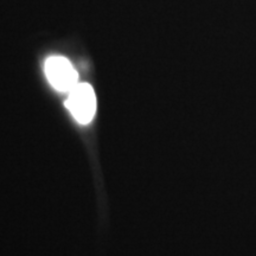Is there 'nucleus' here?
<instances>
[{"instance_id":"obj_2","label":"nucleus","mask_w":256,"mask_h":256,"mask_svg":"<svg viewBox=\"0 0 256 256\" xmlns=\"http://www.w3.org/2000/svg\"><path fill=\"white\" fill-rule=\"evenodd\" d=\"M46 75L50 84L58 92H70L78 86V75L68 60L54 56L46 60Z\"/></svg>"},{"instance_id":"obj_1","label":"nucleus","mask_w":256,"mask_h":256,"mask_svg":"<svg viewBox=\"0 0 256 256\" xmlns=\"http://www.w3.org/2000/svg\"><path fill=\"white\" fill-rule=\"evenodd\" d=\"M66 104L78 122L81 124H89L94 119L96 112L94 89L87 83L78 84L72 90H70Z\"/></svg>"}]
</instances>
